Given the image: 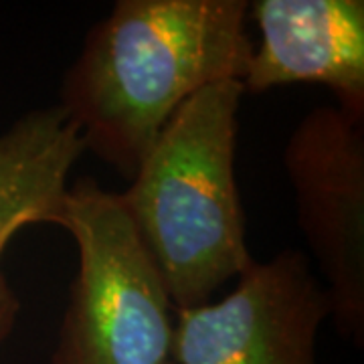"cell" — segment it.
Wrapping results in <instances>:
<instances>
[{
	"label": "cell",
	"mask_w": 364,
	"mask_h": 364,
	"mask_svg": "<svg viewBox=\"0 0 364 364\" xmlns=\"http://www.w3.org/2000/svg\"><path fill=\"white\" fill-rule=\"evenodd\" d=\"M245 0H117L63 75L59 105L85 152L130 182L168 119L207 85L247 73Z\"/></svg>",
	"instance_id": "obj_1"
},
{
	"label": "cell",
	"mask_w": 364,
	"mask_h": 364,
	"mask_svg": "<svg viewBox=\"0 0 364 364\" xmlns=\"http://www.w3.org/2000/svg\"><path fill=\"white\" fill-rule=\"evenodd\" d=\"M85 144L61 105L31 109L0 134V257L23 227L57 221Z\"/></svg>",
	"instance_id": "obj_7"
},
{
	"label": "cell",
	"mask_w": 364,
	"mask_h": 364,
	"mask_svg": "<svg viewBox=\"0 0 364 364\" xmlns=\"http://www.w3.org/2000/svg\"><path fill=\"white\" fill-rule=\"evenodd\" d=\"M55 225L77 245L53 364H170L172 299L119 193L85 176L67 188Z\"/></svg>",
	"instance_id": "obj_3"
},
{
	"label": "cell",
	"mask_w": 364,
	"mask_h": 364,
	"mask_svg": "<svg viewBox=\"0 0 364 364\" xmlns=\"http://www.w3.org/2000/svg\"><path fill=\"white\" fill-rule=\"evenodd\" d=\"M21 312V301L9 286L6 275L0 269V342L13 332L16 318Z\"/></svg>",
	"instance_id": "obj_8"
},
{
	"label": "cell",
	"mask_w": 364,
	"mask_h": 364,
	"mask_svg": "<svg viewBox=\"0 0 364 364\" xmlns=\"http://www.w3.org/2000/svg\"><path fill=\"white\" fill-rule=\"evenodd\" d=\"M170 364H172V363H170Z\"/></svg>",
	"instance_id": "obj_9"
},
{
	"label": "cell",
	"mask_w": 364,
	"mask_h": 364,
	"mask_svg": "<svg viewBox=\"0 0 364 364\" xmlns=\"http://www.w3.org/2000/svg\"><path fill=\"white\" fill-rule=\"evenodd\" d=\"M249 14L259 28L245 93L289 83H320L338 107L364 119L363 0H255Z\"/></svg>",
	"instance_id": "obj_6"
},
{
	"label": "cell",
	"mask_w": 364,
	"mask_h": 364,
	"mask_svg": "<svg viewBox=\"0 0 364 364\" xmlns=\"http://www.w3.org/2000/svg\"><path fill=\"white\" fill-rule=\"evenodd\" d=\"M284 166L298 225L326 277L336 330L364 342V119L318 105L289 134Z\"/></svg>",
	"instance_id": "obj_4"
},
{
	"label": "cell",
	"mask_w": 364,
	"mask_h": 364,
	"mask_svg": "<svg viewBox=\"0 0 364 364\" xmlns=\"http://www.w3.org/2000/svg\"><path fill=\"white\" fill-rule=\"evenodd\" d=\"M330 298L308 257L286 249L253 263L219 301L176 310L178 364H316V336Z\"/></svg>",
	"instance_id": "obj_5"
},
{
	"label": "cell",
	"mask_w": 364,
	"mask_h": 364,
	"mask_svg": "<svg viewBox=\"0 0 364 364\" xmlns=\"http://www.w3.org/2000/svg\"><path fill=\"white\" fill-rule=\"evenodd\" d=\"M243 95L237 79L196 91L119 193L176 310L207 304L223 284L255 263L235 182Z\"/></svg>",
	"instance_id": "obj_2"
}]
</instances>
